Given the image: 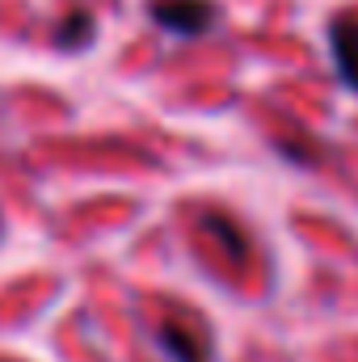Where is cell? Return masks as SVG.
<instances>
[{"instance_id": "cell-1", "label": "cell", "mask_w": 358, "mask_h": 362, "mask_svg": "<svg viewBox=\"0 0 358 362\" xmlns=\"http://www.w3.org/2000/svg\"><path fill=\"white\" fill-rule=\"evenodd\" d=\"M152 21L173 30L181 38H194V34H207L215 25V4L211 0H152L148 4Z\"/></svg>"}, {"instance_id": "cell-2", "label": "cell", "mask_w": 358, "mask_h": 362, "mask_svg": "<svg viewBox=\"0 0 358 362\" xmlns=\"http://www.w3.org/2000/svg\"><path fill=\"white\" fill-rule=\"evenodd\" d=\"M156 341H161V350L173 362H211V337H207L202 325H194V320H181V316L161 320Z\"/></svg>"}, {"instance_id": "cell-3", "label": "cell", "mask_w": 358, "mask_h": 362, "mask_svg": "<svg viewBox=\"0 0 358 362\" xmlns=\"http://www.w3.org/2000/svg\"><path fill=\"white\" fill-rule=\"evenodd\" d=\"M329 47H333V64L342 72V81L358 89V17L346 13L329 25Z\"/></svg>"}, {"instance_id": "cell-4", "label": "cell", "mask_w": 358, "mask_h": 362, "mask_svg": "<svg viewBox=\"0 0 358 362\" xmlns=\"http://www.w3.org/2000/svg\"><path fill=\"white\" fill-rule=\"evenodd\" d=\"M89 38H93V17H89V13H81V8H76V13H68V17H64V25L55 30V42H59L64 51H76V47H85Z\"/></svg>"}, {"instance_id": "cell-5", "label": "cell", "mask_w": 358, "mask_h": 362, "mask_svg": "<svg viewBox=\"0 0 358 362\" xmlns=\"http://www.w3.org/2000/svg\"><path fill=\"white\" fill-rule=\"evenodd\" d=\"M207 232H215L219 240H228L232 253H245V236H236V228H232L228 219H215V215H211V219H207Z\"/></svg>"}]
</instances>
